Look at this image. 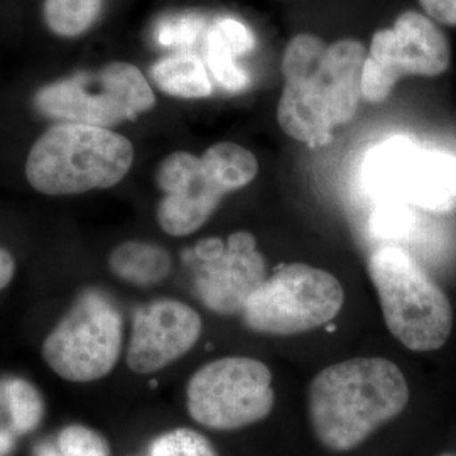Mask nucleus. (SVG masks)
<instances>
[{
    "label": "nucleus",
    "instance_id": "obj_29",
    "mask_svg": "<svg viewBox=\"0 0 456 456\" xmlns=\"http://www.w3.org/2000/svg\"><path fill=\"white\" fill-rule=\"evenodd\" d=\"M443 456H453V455H443Z\"/></svg>",
    "mask_w": 456,
    "mask_h": 456
},
{
    "label": "nucleus",
    "instance_id": "obj_24",
    "mask_svg": "<svg viewBox=\"0 0 456 456\" xmlns=\"http://www.w3.org/2000/svg\"><path fill=\"white\" fill-rule=\"evenodd\" d=\"M216 31L225 37L228 45L237 51L239 56L250 53L256 46V37L252 31L245 26L244 22L232 19V17H222L213 22Z\"/></svg>",
    "mask_w": 456,
    "mask_h": 456
},
{
    "label": "nucleus",
    "instance_id": "obj_9",
    "mask_svg": "<svg viewBox=\"0 0 456 456\" xmlns=\"http://www.w3.org/2000/svg\"><path fill=\"white\" fill-rule=\"evenodd\" d=\"M452 63V48L433 19L406 11L391 29L372 36L362 69V98L384 102L404 77H438Z\"/></svg>",
    "mask_w": 456,
    "mask_h": 456
},
{
    "label": "nucleus",
    "instance_id": "obj_10",
    "mask_svg": "<svg viewBox=\"0 0 456 456\" xmlns=\"http://www.w3.org/2000/svg\"><path fill=\"white\" fill-rule=\"evenodd\" d=\"M365 183L391 201H406L429 212L456 207V159L395 137L375 147L363 166Z\"/></svg>",
    "mask_w": 456,
    "mask_h": 456
},
{
    "label": "nucleus",
    "instance_id": "obj_27",
    "mask_svg": "<svg viewBox=\"0 0 456 456\" xmlns=\"http://www.w3.org/2000/svg\"><path fill=\"white\" fill-rule=\"evenodd\" d=\"M12 448V435L5 429H0V456L5 455Z\"/></svg>",
    "mask_w": 456,
    "mask_h": 456
},
{
    "label": "nucleus",
    "instance_id": "obj_19",
    "mask_svg": "<svg viewBox=\"0 0 456 456\" xmlns=\"http://www.w3.org/2000/svg\"><path fill=\"white\" fill-rule=\"evenodd\" d=\"M5 397L14 433L28 435L36 429L45 416V403L33 384L22 379H11L5 384Z\"/></svg>",
    "mask_w": 456,
    "mask_h": 456
},
{
    "label": "nucleus",
    "instance_id": "obj_1",
    "mask_svg": "<svg viewBox=\"0 0 456 456\" xmlns=\"http://www.w3.org/2000/svg\"><path fill=\"white\" fill-rule=\"evenodd\" d=\"M367 49L355 39L326 45L297 34L282 56L284 92L277 107L281 129L310 147L330 144L357 115Z\"/></svg>",
    "mask_w": 456,
    "mask_h": 456
},
{
    "label": "nucleus",
    "instance_id": "obj_15",
    "mask_svg": "<svg viewBox=\"0 0 456 456\" xmlns=\"http://www.w3.org/2000/svg\"><path fill=\"white\" fill-rule=\"evenodd\" d=\"M115 276L134 286H152L171 271V256L163 247L147 242L117 245L109 257Z\"/></svg>",
    "mask_w": 456,
    "mask_h": 456
},
{
    "label": "nucleus",
    "instance_id": "obj_12",
    "mask_svg": "<svg viewBox=\"0 0 456 456\" xmlns=\"http://www.w3.org/2000/svg\"><path fill=\"white\" fill-rule=\"evenodd\" d=\"M201 335V318L176 299H158L137 308L132 318L127 365L134 374L163 370L186 355Z\"/></svg>",
    "mask_w": 456,
    "mask_h": 456
},
{
    "label": "nucleus",
    "instance_id": "obj_17",
    "mask_svg": "<svg viewBox=\"0 0 456 456\" xmlns=\"http://www.w3.org/2000/svg\"><path fill=\"white\" fill-rule=\"evenodd\" d=\"M102 5L103 0H46L45 20L53 33L77 37L95 24Z\"/></svg>",
    "mask_w": 456,
    "mask_h": 456
},
{
    "label": "nucleus",
    "instance_id": "obj_5",
    "mask_svg": "<svg viewBox=\"0 0 456 456\" xmlns=\"http://www.w3.org/2000/svg\"><path fill=\"white\" fill-rule=\"evenodd\" d=\"M124 320L114 301L85 291L43 343L49 369L69 382H95L110 374L120 359Z\"/></svg>",
    "mask_w": 456,
    "mask_h": 456
},
{
    "label": "nucleus",
    "instance_id": "obj_25",
    "mask_svg": "<svg viewBox=\"0 0 456 456\" xmlns=\"http://www.w3.org/2000/svg\"><path fill=\"white\" fill-rule=\"evenodd\" d=\"M419 4L429 19L456 28V0H419Z\"/></svg>",
    "mask_w": 456,
    "mask_h": 456
},
{
    "label": "nucleus",
    "instance_id": "obj_28",
    "mask_svg": "<svg viewBox=\"0 0 456 456\" xmlns=\"http://www.w3.org/2000/svg\"><path fill=\"white\" fill-rule=\"evenodd\" d=\"M41 456H61V455H56L54 452H51V450H45L43 453H41Z\"/></svg>",
    "mask_w": 456,
    "mask_h": 456
},
{
    "label": "nucleus",
    "instance_id": "obj_7",
    "mask_svg": "<svg viewBox=\"0 0 456 456\" xmlns=\"http://www.w3.org/2000/svg\"><path fill=\"white\" fill-rule=\"evenodd\" d=\"M343 299L337 277L306 264H289L262 282L242 314L245 325L257 333L289 337L330 323Z\"/></svg>",
    "mask_w": 456,
    "mask_h": 456
},
{
    "label": "nucleus",
    "instance_id": "obj_8",
    "mask_svg": "<svg viewBox=\"0 0 456 456\" xmlns=\"http://www.w3.org/2000/svg\"><path fill=\"white\" fill-rule=\"evenodd\" d=\"M186 408L196 423L215 431L259 423L274 408L273 374L261 360H212L188 380Z\"/></svg>",
    "mask_w": 456,
    "mask_h": 456
},
{
    "label": "nucleus",
    "instance_id": "obj_26",
    "mask_svg": "<svg viewBox=\"0 0 456 456\" xmlns=\"http://www.w3.org/2000/svg\"><path fill=\"white\" fill-rule=\"evenodd\" d=\"M16 273V262L9 250L0 247V291L7 288Z\"/></svg>",
    "mask_w": 456,
    "mask_h": 456
},
{
    "label": "nucleus",
    "instance_id": "obj_2",
    "mask_svg": "<svg viewBox=\"0 0 456 456\" xmlns=\"http://www.w3.org/2000/svg\"><path fill=\"white\" fill-rule=\"evenodd\" d=\"M408 380L386 359H352L330 365L313 379L308 394L316 438L333 452L367 440L380 424L408 406Z\"/></svg>",
    "mask_w": 456,
    "mask_h": 456
},
{
    "label": "nucleus",
    "instance_id": "obj_22",
    "mask_svg": "<svg viewBox=\"0 0 456 456\" xmlns=\"http://www.w3.org/2000/svg\"><path fill=\"white\" fill-rule=\"evenodd\" d=\"M205 31V19L200 16L167 17L158 24L156 37L161 46L188 49L195 45Z\"/></svg>",
    "mask_w": 456,
    "mask_h": 456
},
{
    "label": "nucleus",
    "instance_id": "obj_11",
    "mask_svg": "<svg viewBox=\"0 0 456 456\" xmlns=\"http://www.w3.org/2000/svg\"><path fill=\"white\" fill-rule=\"evenodd\" d=\"M201 261L196 273V291L207 308L218 314L242 313L248 297L267 279L265 261L252 233L237 232L227 244L212 239L196 245Z\"/></svg>",
    "mask_w": 456,
    "mask_h": 456
},
{
    "label": "nucleus",
    "instance_id": "obj_16",
    "mask_svg": "<svg viewBox=\"0 0 456 456\" xmlns=\"http://www.w3.org/2000/svg\"><path fill=\"white\" fill-rule=\"evenodd\" d=\"M201 161L227 193L244 188L257 176L259 171L256 156L245 147L232 142H220L210 147L201 156Z\"/></svg>",
    "mask_w": 456,
    "mask_h": 456
},
{
    "label": "nucleus",
    "instance_id": "obj_4",
    "mask_svg": "<svg viewBox=\"0 0 456 456\" xmlns=\"http://www.w3.org/2000/svg\"><path fill=\"white\" fill-rule=\"evenodd\" d=\"M386 325L411 350L441 348L453 328L446 294L412 256L399 247H380L369 259Z\"/></svg>",
    "mask_w": 456,
    "mask_h": 456
},
{
    "label": "nucleus",
    "instance_id": "obj_3",
    "mask_svg": "<svg viewBox=\"0 0 456 456\" xmlns=\"http://www.w3.org/2000/svg\"><path fill=\"white\" fill-rule=\"evenodd\" d=\"M131 141L105 127L63 122L31 147L26 176L45 195H78L112 188L129 173Z\"/></svg>",
    "mask_w": 456,
    "mask_h": 456
},
{
    "label": "nucleus",
    "instance_id": "obj_6",
    "mask_svg": "<svg viewBox=\"0 0 456 456\" xmlns=\"http://www.w3.org/2000/svg\"><path fill=\"white\" fill-rule=\"evenodd\" d=\"M156 103L144 75L129 63H110L94 71L43 86L36 109L49 118L112 127L134 120Z\"/></svg>",
    "mask_w": 456,
    "mask_h": 456
},
{
    "label": "nucleus",
    "instance_id": "obj_23",
    "mask_svg": "<svg viewBox=\"0 0 456 456\" xmlns=\"http://www.w3.org/2000/svg\"><path fill=\"white\" fill-rule=\"evenodd\" d=\"M412 222V215L399 201H386L370 216V232L380 239L403 237Z\"/></svg>",
    "mask_w": 456,
    "mask_h": 456
},
{
    "label": "nucleus",
    "instance_id": "obj_13",
    "mask_svg": "<svg viewBox=\"0 0 456 456\" xmlns=\"http://www.w3.org/2000/svg\"><path fill=\"white\" fill-rule=\"evenodd\" d=\"M158 186L166 196L158 220L166 233L181 237L203 227L227 193L210 169L190 152H173L158 167Z\"/></svg>",
    "mask_w": 456,
    "mask_h": 456
},
{
    "label": "nucleus",
    "instance_id": "obj_20",
    "mask_svg": "<svg viewBox=\"0 0 456 456\" xmlns=\"http://www.w3.org/2000/svg\"><path fill=\"white\" fill-rule=\"evenodd\" d=\"M146 456H218L212 443L201 433L176 428L166 431L149 444Z\"/></svg>",
    "mask_w": 456,
    "mask_h": 456
},
{
    "label": "nucleus",
    "instance_id": "obj_18",
    "mask_svg": "<svg viewBox=\"0 0 456 456\" xmlns=\"http://www.w3.org/2000/svg\"><path fill=\"white\" fill-rule=\"evenodd\" d=\"M207 68L216 83L228 92H242L248 86V75L237 63V51L225 41V37L213 26L207 33Z\"/></svg>",
    "mask_w": 456,
    "mask_h": 456
},
{
    "label": "nucleus",
    "instance_id": "obj_21",
    "mask_svg": "<svg viewBox=\"0 0 456 456\" xmlns=\"http://www.w3.org/2000/svg\"><path fill=\"white\" fill-rule=\"evenodd\" d=\"M58 448L61 456H110L109 441L83 424L66 426L58 436Z\"/></svg>",
    "mask_w": 456,
    "mask_h": 456
},
{
    "label": "nucleus",
    "instance_id": "obj_14",
    "mask_svg": "<svg viewBox=\"0 0 456 456\" xmlns=\"http://www.w3.org/2000/svg\"><path fill=\"white\" fill-rule=\"evenodd\" d=\"M151 77L171 97L205 98L213 94L210 71L205 61L188 51L159 60L151 68Z\"/></svg>",
    "mask_w": 456,
    "mask_h": 456
}]
</instances>
